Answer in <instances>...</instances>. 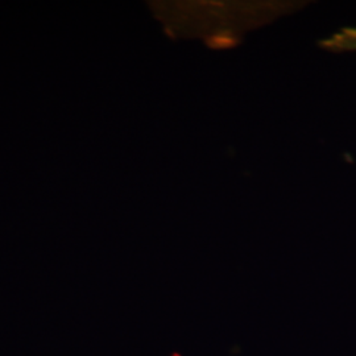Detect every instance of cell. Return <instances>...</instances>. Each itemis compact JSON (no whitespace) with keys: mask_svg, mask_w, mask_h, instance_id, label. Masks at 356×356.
Instances as JSON below:
<instances>
[{"mask_svg":"<svg viewBox=\"0 0 356 356\" xmlns=\"http://www.w3.org/2000/svg\"><path fill=\"white\" fill-rule=\"evenodd\" d=\"M338 42L330 44L332 47H343V48H353L356 49V31H348L346 35L341 38H335Z\"/></svg>","mask_w":356,"mask_h":356,"instance_id":"1","label":"cell"}]
</instances>
